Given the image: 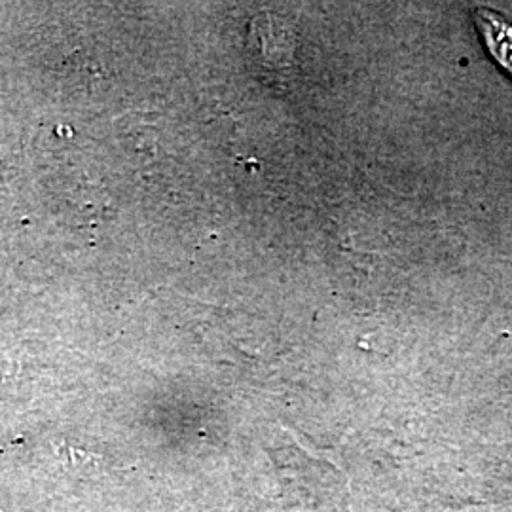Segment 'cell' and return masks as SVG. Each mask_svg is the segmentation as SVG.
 Instances as JSON below:
<instances>
[{
	"instance_id": "1",
	"label": "cell",
	"mask_w": 512,
	"mask_h": 512,
	"mask_svg": "<svg viewBox=\"0 0 512 512\" xmlns=\"http://www.w3.org/2000/svg\"><path fill=\"white\" fill-rule=\"evenodd\" d=\"M478 31L484 38V44L490 55L501 65L503 71H507L512 78V27L497 18L494 12H488L484 8L475 12Z\"/></svg>"
}]
</instances>
